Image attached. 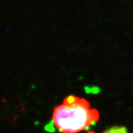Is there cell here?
<instances>
[{
  "label": "cell",
  "mask_w": 133,
  "mask_h": 133,
  "mask_svg": "<svg viewBox=\"0 0 133 133\" xmlns=\"http://www.w3.org/2000/svg\"><path fill=\"white\" fill-rule=\"evenodd\" d=\"M99 118V112L87 100L70 95L54 109L52 122L60 133H79L90 128Z\"/></svg>",
  "instance_id": "obj_1"
},
{
  "label": "cell",
  "mask_w": 133,
  "mask_h": 133,
  "mask_svg": "<svg viewBox=\"0 0 133 133\" xmlns=\"http://www.w3.org/2000/svg\"><path fill=\"white\" fill-rule=\"evenodd\" d=\"M87 133H94L93 131H89Z\"/></svg>",
  "instance_id": "obj_3"
},
{
  "label": "cell",
  "mask_w": 133,
  "mask_h": 133,
  "mask_svg": "<svg viewBox=\"0 0 133 133\" xmlns=\"http://www.w3.org/2000/svg\"><path fill=\"white\" fill-rule=\"evenodd\" d=\"M103 133H128V132L125 127L115 126L110 129L105 130Z\"/></svg>",
  "instance_id": "obj_2"
}]
</instances>
